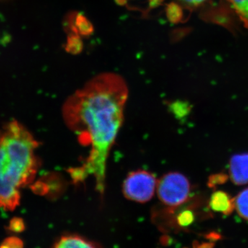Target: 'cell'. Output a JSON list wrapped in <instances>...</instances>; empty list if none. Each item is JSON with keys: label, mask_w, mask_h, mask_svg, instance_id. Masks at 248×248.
I'll list each match as a JSON object with an SVG mask.
<instances>
[{"label": "cell", "mask_w": 248, "mask_h": 248, "mask_svg": "<svg viewBox=\"0 0 248 248\" xmlns=\"http://www.w3.org/2000/svg\"><path fill=\"white\" fill-rule=\"evenodd\" d=\"M214 247V244L211 243H205L199 246L198 248H213Z\"/></svg>", "instance_id": "2e32d148"}, {"label": "cell", "mask_w": 248, "mask_h": 248, "mask_svg": "<svg viewBox=\"0 0 248 248\" xmlns=\"http://www.w3.org/2000/svg\"><path fill=\"white\" fill-rule=\"evenodd\" d=\"M0 248H23V243L16 237H10L5 239Z\"/></svg>", "instance_id": "7c38bea8"}, {"label": "cell", "mask_w": 248, "mask_h": 248, "mask_svg": "<svg viewBox=\"0 0 248 248\" xmlns=\"http://www.w3.org/2000/svg\"><path fill=\"white\" fill-rule=\"evenodd\" d=\"M116 2L117 3V4L122 5V6H123V5L126 4L129 1H131V0H115Z\"/></svg>", "instance_id": "e0dca14e"}, {"label": "cell", "mask_w": 248, "mask_h": 248, "mask_svg": "<svg viewBox=\"0 0 248 248\" xmlns=\"http://www.w3.org/2000/svg\"><path fill=\"white\" fill-rule=\"evenodd\" d=\"M208 0H178L179 3L186 9H195L205 3Z\"/></svg>", "instance_id": "4fadbf2b"}, {"label": "cell", "mask_w": 248, "mask_h": 248, "mask_svg": "<svg viewBox=\"0 0 248 248\" xmlns=\"http://www.w3.org/2000/svg\"><path fill=\"white\" fill-rule=\"evenodd\" d=\"M158 181L154 174L146 170L130 172L124 180V195L138 203H146L153 199L156 191Z\"/></svg>", "instance_id": "277c9868"}, {"label": "cell", "mask_w": 248, "mask_h": 248, "mask_svg": "<svg viewBox=\"0 0 248 248\" xmlns=\"http://www.w3.org/2000/svg\"><path fill=\"white\" fill-rule=\"evenodd\" d=\"M128 89L123 78L103 73L73 93L63 104L62 115L67 127L84 146L87 159L69 171L73 182L94 177L96 190L105 189L108 157L124 122Z\"/></svg>", "instance_id": "6da1fadb"}, {"label": "cell", "mask_w": 248, "mask_h": 248, "mask_svg": "<svg viewBox=\"0 0 248 248\" xmlns=\"http://www.w3.org/2000/svg\"><path fill=\"white\" fill-rule=\"evenodd\" d=\"M195 215L191 210H184L177 217V223L180 226H189L193 223Z\"/></svg>", "instance_id": "8fae6325"}, {"label": "cell", "mask_w": 248, "mask_h": 248, "mask_svg": "<svg viewBox=\"0 0 248 248\" xmlns=\"http://www.w3.org/2000/svg\"><path fill=\"white\" fill-rule=\"evenodd\" d=\"M228 175L225 173H217V174H212L208 178V186L210 188H214L217 186L223 185L228 181Z\"/></svg>", "instance_id": "30bf717a"}, {"label": "cell", "mask_w": 248, "mask_h": 248, "mask_svg": "<svg viewBox=\"0 0 248 248\" xmlns=\"http://www.w3.org/2000/svg\"><path fill=\"white\" fill-rule=\"evenodd\" d=\"M170 11V17L171 18V20L178 22L182 16V8L177 4H174L171 6Z\"/></svg>", "instance_id": "9a60e30c"}, {"label": "cell", "mask_w": 248, "mask_h": 248, "mask_svg": "<svg viewBox=\"0 0 248 248\" xmlns=\"http://www.w3.org/2000/svg\"><path fill=\"white\" fill-rule=\"evenodd\" d=\"M209 205L212 210L223 215H231L235 210L234 199L222 190L214 192L210 197Z\"/></svg>", "instance_id": "8992f818"}, {"label": "cell", "mask_w": 248, "mask_h": 248, "mask_svg": "<svg viewBox=\"0 0 248 248\" xmlns=\"http://www.w3.org/2000/svg\"><path fill=\"white\" fill-rule=\"evenodd\" d=\"M229 177L235 185L248 184V153L232 156L229 164Z\"/></svg>", "instance_id": "5b68a950"}, {"label": "cell", "mask_w": 248, "mask_h": 248, "mask_svg": "<svg viewBox=\"0 0 248 248\" xmlns=\"http://www.w3.org/2000/svg\"><path fill=\"white\" fill-rule=\"evenodd\" d=\"M38 142L17 122L0 133V208L14 210L20 202L21 187L35 177L38 161Z\"/></svg>", "instance_id": "7a4b0ae2"}, {"label": "cell", "mask_w": 248, "mask_h": 248, "mask_svg": "<svg viewBox=\"0 0 248 248\" xmlns=\"http://www.w3.org/2000/svg\"><path fill=\"white\" fill-rule=\"evenodd\" d=\"M190 191V183L187 177L182 173L172 172L158 181L156 192L161 203L170 208H176L187 202Z\"/></svg>", "instance_id": "3957f363"}, {"label": "cell", "mask_w": 248, "mask_h": 248, "mask_svg": "<svg viewBox=\"0 0 248 248\" xmlns=\"http://www.w3.org/2000/svg\"><path fill=\"white\" fill-rule=\"evenodd\" d=\"M239 16V19L248 29V0H227Z\"/></svg>", "instance_id": "9c48e42d"}, {"label": "cell", "mask_w": 248, "mask_h": 248, "mask_svg": "<svg viewBox=\"0 0 248 248\" xmlns=\"http://www.w3.org/2000/svg\"><path fill=\"white\" fill-rule=\"evenodd\" d=\"M55 248H97L82 238L76 236H66L62 237L55 245Z\"/></svg>", "instance_id": "52a82bcc"}, {"label": "cell", "mask_w": 248, "mask_h": 248, "mask_svg": "<svg viewBox=\"0 0 248 248\" xmlns=\"http://www.w3.org/2000/svg\"><path fill=\"white\" fill-rule=\"evenodd\" d=\"M10 231L20 232L24 230V224L20 218H15L11 221L9 225Z\"/></svg>", "instance_id": "5bb4252c"}, {"label": "cell", "mask_w": 248, "mask_h": 248, "mask_svg": "<svg viewBox=\"0 0 248 248\" xmlns=\"http://www.w3.org/2000/svg\"><path fill=\"white\" fill-rule=\"evenodd\" d=\"M234 200L235 210L241 218L248 221V187L240 192Z\"/></svg>", "instance_id": "ba28073f"}]
</instances>
